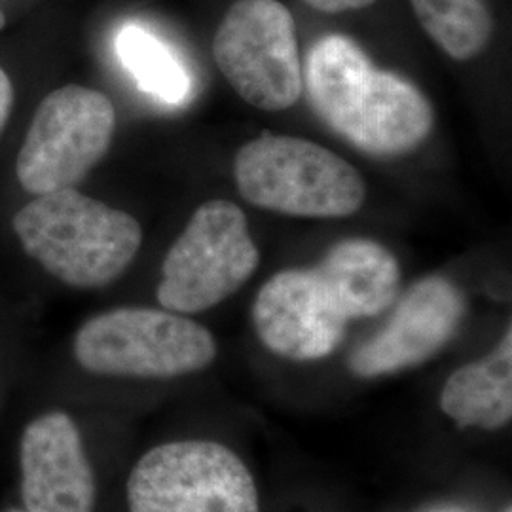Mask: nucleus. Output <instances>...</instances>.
I'll list each match as a JSON object with an SVG mask.
<instances>
[{"instance_id": "obj_1", "label": "nucleus", "mask_w": 512, "mask_h": 512, "mask_svg": "<svg viewBox=\"0 0 512 512\" xmlns=\"http://www.w3.org/2000/svg\"><path fill=\"white\" fill-rule=\"evenodd\" d=\"M302 76L315 114L366 154L403 156L420 147L433 129L425 95L403 76L378 71L348 37L317 40Z\"/></svg>"}, {"instance_id": "obj_2", "label": "nucleus", "mask_w": 512, "mask_h": 512, "mask_svg": "<svg viewBox=\"0 0 512 512\" xmlns=\"http://www.w3.org/2000/svg\"><path fill=\"white\" fill-rule=\"evenodd\" d=\"M14 230L25 253L74 289H101L128 270L143 243L139 222L74 188L37 196Z\"/></svg>"}, {"instance_id": "obj_3", "label": "nucleus", "mask_w": 512, "mask_h": 512, "mask_svg": "<svg viewBox=\"0 0 512 512\" xmlns=\"http://www.w3.org/2000/svg\"><path fill=\"white\" fill-rule=\"evenodd\" d=\"M239 194L260 209L304 219L349 217L365 203L361 173L313 141L262 135L239 148Z\"/></svg>"}, {"instance_id": "obj_4", "label": "nucleus", "mask_w": 512, "mask_h": 512, "mask_svg": "<svg viewBox=\"0 0 512 512\" xmlns=\"http://www.w3.org/2000/svg\"><path fill=\"white\" fill-rule=\"evenodd\" d=\"M74 359L99 376L169 380L217 359L209 330L181 313L116 308L88 319L74 336Z\"/></svg>"}, {"instance_id": "obj_5", "label": "nucleus", "mask_w": 512, "mask_h": 512, "mask_svg": "<svg viewBox=\"0 0 512 512\" xmlns=\"http://www.w3.org/2000/svg\"><path fill=\"white\" fill-rule=\"evenodd\" d=\"M126 492L129 512H260L251 471L213 440L150 448L131 469Z\"/></svg>"}, {"instance_id": "obj_6", "label": "nucleus", "mask_w": 512, "mask_h": 512, "mask_svg": "<svg viewBox=\"0 0 512 512\" xmlns=\"http://www.w3.org/2000/svg\"><path fill=\"white\" fill-rule=\"evenodd\" d=\"M260 253L236 203H203L167 251L158 285L164 310L192 315L215 308L251 279Z\"/></svg>"}, {"instance_id": "obj_7", "label": "nucleus", "mask_w": 512, "mask_h": 512, "mask_svg": "<svg viewBox=\"0 0 512 512\" xmlns=\"http://www.w3.org/2000/svg\"><path fill=\"white\" fill-rule=\"evenodd\" d=\"M220 73L256 109L287 110L304 90L291 12L277 0H236L213 40Z\"/></svg>"}, {"instance_id": "obj_8", "label": "nucleus", "mask_w": 512, "mask_h": 512, "mask_svg": "<svg viewBox=\"0 0 512 512\" xmlns=\"http://www.w3.org/2000/svg\"><path fill=\"white\" fill-rule=\"evenodd\" d=\"M114 128L105 93L71 84L46 95L19 150V184L35 196L74 188L105 158Z\"/></svg>"}, {"instance_id": "obj_9", "label": "nucleus", "mask_w": 512, "mask_h": 512, "mask_svg": "<svg viewBox=\"0 0 512 512\" xmlns=\"http://www.w3.org/2000/svg\"><path fill=\"white\" fill-rule=\"evenodd\" d=\"M382 329L353 349L349 372L370 380L427 363L454 338L465 315V298L440 275L423 277L395 300Z\"/></svg>"}, {"instance_id": "obj_10", "label": "nucleus", "mask_w": 512, "mask_h": 512, "mask_svg": "<svg viewBox=\"0 0 512 512\" xmlns=\"http://www.w3.org/2000/svg\"><path fill=\"white\" fill-rule=\"evenodd\" d=\"M253 325L264 348L296 363L329 357L348 330L311 268L270 277L256 294Z\"/></svg>"}, {"instance_id": "obj_11", "label": "nucleus", "mask_w": 512, "mask_h": 512, "mask_svg": "<svg viewBox=\"0 0 512 512\" xmlns=\"http://www.w3.org/2000/svg\"><path fill=\"white\" fill-rule=\"evenodd\" d=\"M25 512H95V475L78 425L63 410L27 423L19 442Z\"/></svg>"}, {"instance_id": "obj_12", "label": "nucleus", "mask_w": 512, "mask_h": 512, "mask_svg": "<svg viewBox=\"0 0 512 512\" xmlns=\"http://www.w3.org/2000/svg\"><path fill=\"white\" fill-rule=\"evenodd\" d=\"M311 270L348 323L389 310L401 291L397 258L372 239L336 243Z\"/></svg>"}, {"instance_id": "obj_13", "label": "nucleus", "mask_w": 512, "mask_h": 512, "mask_svg": "<svg viewBox=\"0 0 512 512\" xmlns=\"http://www.w3.org/2000/svg\"><path fill=\"white\" fill-rule=\"evenodd\" d=\"M440 410L458 427L499 431L512 420V332L484 359L458 368L440 391Z\"/></svg>"}, {"instance_id": "obj_14", "label": "nucleus", "mask_w": 512, "mask_h": 512, "mask_svg": "<svg viewBox=\"0 0 512 512\" xmlns=\"http://www.w3.org/2000/svg\"><path fill=\"white\" fill-rule=\"evenodd\" d=\"M423 31L444 54L469 61L482 54L494 35L486 0H410Z\"/></svg>"}, {"instance_id": "obj_15", "label": "nucleus", "mask_w": 512, "mask_h": 512, "mask_svg": "<svg viewBox=\"0 0 512 512\" xmlns=\"http://www.w3.org/2000/svg\"><path fill=\"white\" fill-rule=\"evenodd\" d=\"M116 54L137 86L169 105H181L192 82L179 57L141 25H124L116 37Z\"/></svg>"}, {"instance_id": "obj_16", "label": "nucleus", "mask_w": 512, "mask_h": 512, "mask_svg": "<svg viewBox=\"0 0 512 512\" xmlns=\"http://www.w3.org/2000/svg\"><path fill=\"white\" fill-rule=\"evenodd\" d=\"M304 4H308L317 12H325V14H342L349 10H361L370 4H374L376 0H302Z\"/></svg>"}, {"instance_id": "obj_17", "label": "nucleus", "mask_w": 512, "mask_h": 512, "mask_svg": "<svg viewBox=\"0 0 512 512\" xmlns=\"http://www.w3.org/2000/svg\"><path fill=\"white\" fill-rule=\"evenodd\" d=\"M12 103H14L12 82H10L8 74L4 73V69L0 67V133H2V129H4L6 122H8Z\"/></svg>"}, {"instance_id": "obj_18", "label": "nucleus", "mask_w": 512, "mask_h": 512, "mask_svg": "<svg viewBox=\"0 0 512 512\" xmlns=\"http://www.w3.org/2000/svg\"><path fill=\"white\" fill-rule=\"evenodd\" d=\"M4 23H6V18H4V14H2V10H0V29L4 27Z\"/></svg>"}, {"instance_id": "obj_19", "label": "nucleus", "mask_w": 512, "mask_h": 512, "mask_svg": "<svg viewBox=\"0 0 512 512\" xmlns=\"http://www.w3.org/2000/svg\"><path fill=\"white\" fill-rule=\"evenodd\" d=\"M503 512H512L511 505H507V507L503 509Z\"/></svg>"}, {"instance_id": "obj_20", "label": "nucleus", "mask_w": 512, "mask_h": 512, "mask_svg": "<svg viewBox=\"0 0 512 512\" xmlns=\"http://www.w3.org/2000/svg\"><path fill=\"white\" fill-rule=\"evenodd\" d=\"M6 512H25V511H21V509H8V511Z\"/></svg>"}]
</instances>
